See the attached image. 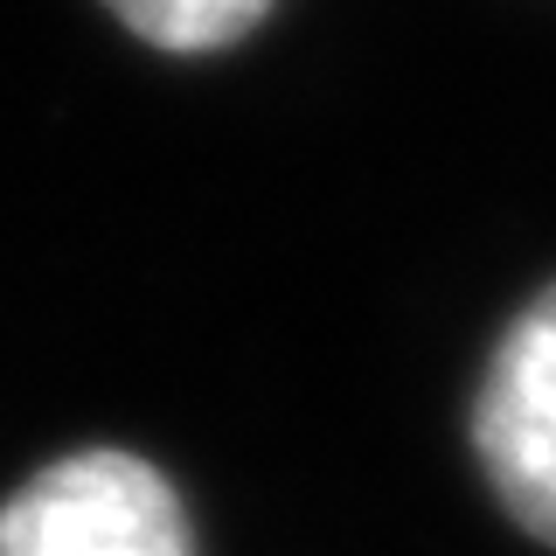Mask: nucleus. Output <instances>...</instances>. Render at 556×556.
Returning <instances> with one entry per match:
<instances>
[{
  "label": "nucleus",
  "instance_id": "nucleus-1",
  "mask_svg": "<svg viewBox=\"0 0 556 556\" xmlns=\"http://www.w3.org/2000/svg\"><path fill=\"white\" fill-rule=\"evenodd\" d=\"M0 556H195L181 494L139 452L91 445L0 508Z\"/></svg>",
  "mask_w": 556,
  "mask_h": 556
},
{
  "label": "nucleus",
  "instance_id": "nucleus-2",
  "mask_svg": "<svg viewBox=\"0 0 556 556\" xmlns=\"http://www.w3.org/2000/svg\"><path fill=\"white\" fill-rule=\"evenodd\" d=\"M473 452L535 543H556V286L501 334L480 376Z\"/></svg>",
  "mask_w": 556,
  "mask_h": 556
},
{
  "label": "nucleus",
  "instance_id": "nucleus-3",
  "mask_svg": "<svg viewBox=\"0 0 556 556\" xmlns=\"http://www.w3.org/2000/svg\"><path fill=\"white\" fill-rule=\"evenodd\" d=\"M104 8H112L139 42L195 56V49H223V42H237V35H251L271 14V0H104Z\"/></svg>",
  "mask_w": 556,
  "mask_h": 556
}]
</instances>
